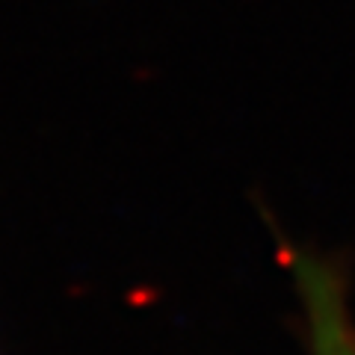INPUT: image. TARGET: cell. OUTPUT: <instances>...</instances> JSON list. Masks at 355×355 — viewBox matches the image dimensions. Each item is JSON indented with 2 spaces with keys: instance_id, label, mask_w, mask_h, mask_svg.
I'll return each mask as SVG.
<instances>
[{
  "instance_id": "cell-1",
  "label": "cell",
  "mask_w": 355,
  "mask_h": 355,
  "mask_svg": "<svg viewBox=\"0 0 355 355\" xmlns=\"http://www.w3.org/2000/svg\"><path fill=\"white\" fill-rule=\"evenodd\" d=\"M308 317H311V355H355V331L343 311V299L329 279L308 272Z\"/></svg>"
}]
</instances>
